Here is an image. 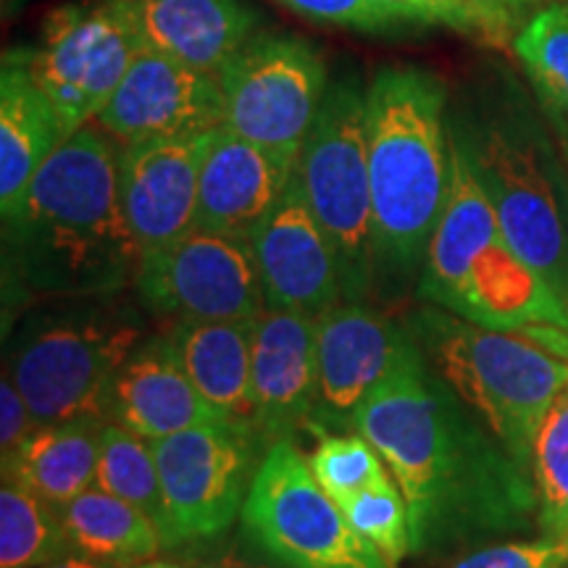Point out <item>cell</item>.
<instances>
[{
	"instance_id": "obj_34",
	"label": "cell",
	"mask_w": 568,
	"mask_h": 568,
	"mask_svg": "<svg viewBox=\"0 0 568 568\" xmlns=\"http://www.w3.org/2000/svg\"><path fill=\"white\" fill-rule=\"evenodd\" d=\"M276 3L318 24L343 27V30L389 32L403 24L379 0H276Z\"/></svg>"
},
{
	"instance_id": "obj_4",
	"label": "cell",
	"mask_w": 568,
	"mask_h": 568,
	"mask_svg": "<svg viewBox=\"0 0 568 568\" xmlns=\"http://www.w3.org/2000/svg\"><path fill=\"white\" fill-rule=\"evenodd\" d=\"M418 295L489 329L568 332V305L514 251L471 161L450 130V180L418 276Z\"/></svg>"
},
{
	"instance_id": "obj_38",
	"label": "cell",
	"mask_w": 568,
	"mask_h": 568,
	"mask_svg": "<svg viewBox=\"0 0 568 568\" xmlns=\"http://www.w3.org/2000/svg\"><path fill=\"white\" fill-rule=\"evenodd\" d=\"M134 568H190V566L166 564V560H145V564H140V566H134Z\"/></svg>"
},
{
	"instance_id": "obj_25",
	"label": "cell",
	"mask_w": 568,
	"mask_h": 568,
	"mask_svg": "<svg viewBox=\"0 0 568 568\" xmlns=\"http://www.w3.org/2000/svg\"><path fill=\"white\" fill-rule=\"evenodd\" d=\"M71 548L119 566H140L163 548L161 531L145 510L101 487L59 508Z\"/></svg>"
},
{
	"instance_id": "obj_39",
	"label": "cell",
	"mask_w": 568,
	"mask_h": 568,
	"mask_svg": "<svg viewBox=\"0 0 568 568\" xmlns=\"http://www.w3.org/2000/svg\"><path fill=\"white\" fill-rule=\"evenodd\" d=\"M222 568H255V566H247V564H240V560H226Z\"/></svg>"
},
{
	"instance_id": "obj_28",
	"label": "cell",
	"mask_w": 568,
	"mask_h": 568,
	"mask_svg": "<svg viewBox=\"0 0 568 568\" xmlns=\"http://www.w3.org/2000/svg\"><path fill=\"white\" fill-rule=\"evenodd\" d=\"M514 51L539 95L568 119V0L539 9L518 30Z\"/></svg>"
},
{
	"instance_id": "obj_6",
	"label": "cell",
	"mask_w": 568,
	"mask_h": 568,
	"mask_svg": "<svg viewBox=\"0 0 568 568\" xmlns=\"http://www.w3.org/2000/svg\"><path fill=\"white\" fill-rule=\"evenodd\" d=\"M450 130L477 172L514 251L568 305L564 180L542 126L524 101H497Z\"/></svg>"
},
{
	"instance_id": "obj_16",
	"label": "cell",
	"mask_w": 568,
	"mask_h": 568,
	"mask_svg": "<svg viewBox=\"0 0 568 568\" xmlns=\"http://www.w3.org/2000/svg\"><path fill=\"white\" fill-rule=\"evenodd\" d=\"M318 322V400L314 429H347L414 339L364 303L343 301Z\"/></svg>"
},
{
	"instance_id": "obj_20",
	"label": "cell",
	"mask_w": 568,
	"mask_h": 568,
	"mask_svg": "<svg viewBox=\"0 0 568 568\" xmlns=\"http://www.w3.org/2000/svg\"><path fill=\"white\" fill-rule=\"evenodd\" d=\"M103 418L151 443L193 426L230 422L193 385L166 335L142 339L130 353L105 395Z\"/></svg>"
},
{
	"instance_id": "obj_37",
	"label": "cell",
	"mask_w": 568,
	"mask_h": 568,
	"mask_svg": "<svg viewBox=\"0 0 568 568\" xmlns=\"http://www.w3.org/2000/svg\"><path fill=\"white\" fill-rule=\"evenodd\" d=\"M40 568H130V566H119V564H109V560L101 558H90L84 552H67V556L51 560V564L40 566Z\"/></svg>"
},
{
	"instance_id": "obj_40",
	"label": "cell",
	"mask_w": 568,
	"mask_h": 568,
	"mask_svg": "<svg viewBox=\"0 0 568 568\" xmlns=\"http://www.w3.org/2000/svg\"><path fill=\"white\" fill-rule=\"evenodd\" d=\"M566 159H568V142H566Z\"/></svg>"
},
{
	"instance_id": "obj_29",
	"label": "cell",
	"mask_w": 568,
	"mask_h": 568,
	"mask_svg": "<svg viewBox=\"0 0 568 568\" xmlns=\"http://www.w3.org/2000/svg\"><path fill=\"white\" fill-rule=\"evenodd\" d=\"M539 524L548 535H568V385L552 400L531 445Z\"/></svg>"
},
{
	"instance_id": "obj_3",
	"label": "cell",
	"mask_w": 568,
	"mask_h": 568,
	"mask_svg": "<svg viewBox=\"0 0 568 568\" xmlns=\"http://www.w3.org/2000/svg\"><path fill=\"white\" fill-rule=\"evenodd\" d=\"M447 92L418 67H385L366 88L376 272H422L450 180Z\"/></svg>"
},
{
	"instance_id": "obj_14",
	"label": "cell",
	"mask_w": 568,
	"mask_h": 568,
	"mask_svg": "<svg viewBox=\"0 0 568 568\" xmlns=\"http://www.w3.org/2000/svg\"><path fill=\"white\" fill-rule=\"evenodd\" d=\"M251 247L268 308L318 318L343 303L337 253L311 211L297 169L251 232Z\"/></svg>"
},
{
	"instance_id": "obj_10",
	"label": "cell",
	"mask_w": 568,
	"mask_h": 568,
	"mask_svg": "<svg viewBox=\"0 0 568 568\" xmlns=\"http://www.w3.org/2000/svg\"><path fill=\"white\" fill-rule=\"evenodd\" d=\"M142 48L134 0H82L48 13L38 48L21 53L74 134L98 122Z\"/></svg>"
},
{
	"instance_id": "obj_2",
	"label": "cell",
	"mask_w": 568,
	"mask_h": 568,
	"mask_svg": "<svg viewBox=\"0 0 568 568\" xmlns=\"http://www.w3.org/2000/svg\"><path fill=\"white\" fill-rule=\"evenodd\" d=\"M119 151L105 130H77L3 222L13 268L32 293L111 297L134 282L142 247L122 211Z\"/></svg>"
},
{
	"instance_id": "obj_22",
	"label": "cell",
	"mask_w": 568,
	"mask_h": 568,
	"mask_svg": "<svg viewBox=\"0 0 568 568\" xmlns=\"http://www.w3.org/2000/svg\"><path fill=\"white\" fill-rule=\"evenodd\" d=\"M145 45L219 77L261 32L258 11L243 0H134Z\"/></svg>"
},
{
	"instance_id": "obj_13",
	"label": "cell",
	"mask_w": 568,
	"mask_h": 568,
	"mask_svg": "<svg viewBox=\"0 0 568 568\" xmlns=\"http://www.w3.org/2000/svg\"><path fill=\"white\" fill-rule=\"evenodd\" d=\"M132 284L148 311L172 322H245L268 308L251 240L197 226L142 253Z\"/></svg>"
},
{
	"instance_id": "obj_33",
	"label": "cell",
	"mask_w": 568,
	"mask_h": 568,
	"mask_svg": "<svg viewBox=\"0 0 568 568\" xmlns=\"http://www.w3.org/2000/svg\"><path fill=\"white\" fill-rule=\"evenodd\" d=\"M447 568H568V535L489 545L453 560Z\"/></svg>"
},
{
	"instance_id": "obj_36",
	"label": "cell",
	"mask_w": 568,
	"mask_h": 568,
	"mask_svg": "<svg viewBox=\"0 0 568 568\" xmlns=\"http://www.w3.org/2000/svg\"><path fill=\"white\" fill-rule=\"evenodd\" d=\"M489 19L500 27L508 38H516L518 27H524L539 9L550 6V0H474Z\"/></svg>"
},
{
	"instance_id": "obj_26",
	"label": "cell",
	"mask_w": 568,
	"mask_h": 568,
	"mask_svg": "<svg viewBox=\"0 0 568 568\" xmlns=\"http://www.w3.org/2000/svg\"><path fill=\"white\" fill-rule=\"evenodd\" d=\"M74 552L61 510L17 481L0 489V568H40Z\"/></svg>"
},
{
	"instance_id": "obj_32",
	"label": "cell",
	"mask_w": 568,
	"mask_h": 568,
	"mask_svg": "<svg viewBox=\"0 0 568 568\" xmlns=\"http://www.w3.org/2000/svg\"><path fill=\"white\" fill-rule=\"evenodd\" d=\"M379 3L403 24H437L489 42L508 40V34L474 0H379Z\"/></svg>"
},
{
	"instance_id": "obj_27",
	"label": "cell",
	"mask_w": 568,
	"mask_h": 568,
	"mask_svg": "<svg viewBox=\"0 0 568 568\" xmlns=\"http://www.w3.org/2000/svg\"><path fill=\"white\" fill-rule=\"evenodd\" d=\"M95 487L145 510L155 527H161V479L151 439L134 435L122 424L105 422Z\"/></svg>"
},
{
	"instance_id": "obj_7",
	"label": "cell",
	"mask_w": 568,
	"mask_h": 568,
	"mask_svg": "<svg viewBox=\"0 0 568 568\" xmlns=\"http://www.w3.org/2000/svg\"><path fill=\"white\" fill-rule=\"evenodd\" d=\"M92 301L77 297L34 316L13 337L6 372L38 426L103 418L113 376L145 337L132 308Z\"/></svg>"
},
{
	"instance_id": "obj_24",
	"label": "cell",
	"mask_w": 568,
	"mask_h": 568,
	"mask_svg": "<svg viewBox=\"0 0 568 568\" xmlns=\"http://www.w3.org/2000/svg\"><path fill=\"white\" fill-rule=\"evenodd\" d=\"M103 418H71L34 426L19 453L3 466V481H17L55 508L95 487Z\"/></svg>"
},
{
	"instance_id": "obj_35",
	"label": "cell",
	"mask_w": 568,
	"mask_h": 568,
	"mask_svg": "<svg viewBox=\"0 0 568 568\" xmlns=\"http://www.w3.org/2000/svg\"><path fill=\"white\" fill-rule=\"evenodd\" d=\"M34 426L38 424H34L24 395L19 393L11 374L3 372V379H0V458H3V466L17 456Z\"/></svg>"
},
{
	"instance_id": "obj_11",
	"label": "cell",
	"mask_w": 568,
	"mask_h": 568,
	"mask_svg": "<svg viewBox=\"0 0 568 568\" xmlns=\"http://www.w3.org/2000/svg\"><path fill=\"white\" fill-rule=\"evenodd\" d=\"M261 443L253 426L237 422L193 426L155 439L163 548L205 542L232 527L261 464Z\"/></svg>"
},
{
	"instance_id": "obj_9",
	"label": "cell",
	"mask_w": 568,
	"mask_h": 568,
	"mask_svg": "<svg viewBox=\"0 0 568 568\" xmlns=\"http://www.w3.org/2000/svg\"><path fill=\"white\" fill-rule=\"evenodd\" d=\"M240 518L247 537L282 568H389L318 485L293 437L268 443Z\"/></svg>"
},
{
	"instance_id": "obj_1",
	"label": "cell",
	"mask_w": 568,
	"mask_h": 568,
	"mask_svg": "<svg viewBox=\"0 0 568 568\" xmlns=\"http://www.w3.org/2000/svg\"><path fill=\"white\" fill-rule=\"evenodd\" d=\"M468 410L414 337L355 416L406 500L414 552L539 514L529 468Z\"/></svg>"
},
{
	"instance_id": "obj_17",
	"label": "cell",
	"mask_w": 568,
	"mask_h": 568,
	"mask_svg": "<svg viewBox=\"0 0 568 568\" xmlns=\"http://www.w3.org/2000/svg\"><path fill=\"white\" fill-rule=\"evenodd\" d=\"M203 134L155 138L122 145L119 195L142 253L195 230Z\"/></svg>"
},
{
	"instance_id": "obj_8",
	"label": "cell",
	"mask_w": 568,
	"mask_h": 568,
	"mask_svg": "<svg viewBox=\"0 0 568 568\" xmlns=\"http://www.w3.org/2000/svg\"><path fill=\"white\" fill-rule=\"evenodd\" d=\"M311 211L337 253L343 301L364 303L376 276L374 201L366 142V88L353 74L326 88L297 155Z\"/></svg>"
},
{
	"instance_id": "obj_23",
	"label": "cell",
	"mask_w": 568,
	"mask_h": 568,
	"mask_svg": "<svg viewBox=\"0 0 568 568\" xmlns=\"http://www.w3.org/2000/svg\"><path fill=\"white\" fill-rule=\"evenodd\" d=\"M253 322H174L166 337L205 400L255 429Z\"/></svg>"
},
{
	"instance_id": "obj_31",
	"label": "cell",
	"mask_w": 568,
	"mask_h": 568,
	"mask_svg": "<svg viewBox=\"0 0 568 568\" xmlns=\"http://www.w3.org/2000/svg\"><path fill=\"white\" fill-rule=\"evenodd\" d=\"M351 527L374 545L389 566L400 564L403 558L414 552V531H410L408 506L403 500L395 479L382 481L364 489V493L347 497L337 503Z\"/></svg>"
},
{
	"instance_id": "obj_21",
	"label": "cell",
	"mask_w": 568,
	"mask_h": 568,
	"mask_svg": "<svg viewBox=\"0 0 568 568\" xmlns=\"http://www.w3.org/2000/svg\"><path fill=\"white\" fill-rule=\"evenodd\" d=\"M71 138L59 109L27 67L24 53L0 69V211L9 222L48 159Z\"/></svg>"
},
{
	"instance_id": "obj_30",
	"label": "cell",
	"mask_w": 568,
	"mask_h": 568,
	"mask_svg": "<svg viewBox=\"0 0 568 568\" xmlns=\"http://www.w3.org/2000/svg\"><path fill=\"white\" fill-rule=\"evenodd\" d=\"M316 432L318 443L308 456L311 471L337 503L393 479L376 447L361 432H355V435H326L324 429Z\"/></svg>"
},
{
	"instance_id": "obj_5",
	"label": "cell",
	"mask_w": 568,
	"mask_h": 568,
	"mask_svg": "<svg viewBox=\"0 0 568 568\" xmlns=\"http://www.w3.org/2000/svg\"><path fill=\"white\" fill-rule=\"evenodd\" d=\"M416 335L447 387L531 471L537 426L568 385V332L489 329L435 305L418 314Z\"/></svg>"
},
{
	"instance_id": "obj_41",
	"label": "cell",
	"mask_w": 568,
	"mask_h": 568,
	"mask_svg": "<svg viewBox=\"0 0 568 568\" xmlns=\"http://www.w3.org/2000/svg\"><path fill=\"white\" fill-rule=\"evenodd\" d=\"M11 3V0H6V6H9Z\"/></svg>"
},
{
	"instance_id": "obj_19",
	"label": "cell",
	"mask_w": 568,
	"mask_h": 568,
	"mask_svg": "<svg viewBox=\"0 0 568 568\" xmlns=\"http://www.w3.org/2000/svg\"><path fill=\"white\" fill-rule=\"evenodd\" d=\"M318 400V322L266 308L253 322L255 432L264 443L311 424Z\"/></svg>"
},
{
	"instance_id": "obj_15",
	"label": "cell",
	"mask_w": 568,
	"mask_h": 568,
	"mask_svg": "<svg viewBox=\"0 0 568 568\" xmlns=\"http://www.w3.org/2000/svg\"><path fill=\"white\" fill-rule=\"evenodd\" d=\"M122 145L155 138H187L224 124L219 77L145 45L98 116Z\"/></svg>"
},
{
	"instance_id": "obj_18",
	"label": "cell",
	"mask_w": 568,
	"mask_h": 568,
	"mask_svg": "<svg viewBox=\"0 0 568 568\" xmlns=\"http://www.w3.org/2000/svg\"><path fill=\"white\" fill-rule=\"evenodd\" d=\"M297 161L245 140L230 126L205 132L197 176V230L251 240L261 219L274 209Z\"/></svg>"
},
{
	"instance_id": "obj_12",
	"label": "cell",
	"mask_w": 568,
	"mask_h": 568,
	"mask_svg": "<svg viewBox=\"0 0 568 568\" xmlns=\"http://www.w3.org/2000/svg\"><path fill=\"white\" fill-rule=\"evenodd\" d=\"M224 126L284 159L297 161L322 109L326 63L311 40L258 32L219 74Z\"/></svg>"
}]
</instances>
